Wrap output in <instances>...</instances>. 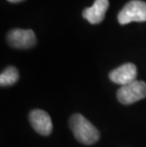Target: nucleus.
Here are the masks:
<instances>
[{
    "instance_id": "nucleus-3",
    "label": "nucleus",
    "mask_w": 146,
    "mask_h": 147,
    "mask_svg": "<svg viewBox=\"0 0 146 147\" xmlns=\"http://www.w3.org/2000/svg\"><path fill=\"white\" fill-rule=\"evenodd\" d=\"M146 97V83L136 80L122 86L117 92V98L122 105H132Z\"/></svg>"
},
{
    "instance_id": "nucleus-9",
    "label": "nucleus",
    "mask_w": 146,
    "mask_h": 147,
    "mask_svg": "<svg viewBox=\"0 0 146 147\" xmlns=\"http://www.w3.org/2000/svg\"><path fill=\"white\" fill-rule=\"evenodd\" d=\"M8 1L11 2V3H18V2L23 1V0H8Z\"/></svg>"
},
{
    "instance_id": "nucleus-1",
    "label": "nucleus",
    "mask_w": 146,
    "mask_h": 147,
    "mask_svg": "<svg viewBox=\"0 0 146 147\" xmlns=\"http://www.w3.org/2000/svg\"><path fill=\"white\" fill-rule=\"evenodd\" d=\"M74 137L83 144H93L100 139V132L90 121L81 114H74L69 120Z\"/></svg>"
},
{
    "instance_id": "nucleus-5",
    "label": "nucleus",
    "mask_w": 146,
    "mask_h": 147,
    "mask_svg": "<svg viewBox=\"0 0 146 147\" xmlns=\"http://www.w3.org/2000/svg\"><path fill=\"white\" fill-rule=\"evenodd\" d=\"M32 126L37 133L43 136H48L52 132V121L46 111L42 109H34L29 115Z\"/></svg>"
},
{
    "instance_id": "nucleus-2",
    "label": "nucleus",
    "mask_w": 146,
    "mask_h": 147,
    "mask_svg": "<svg viewBox=\"0 0 146 147\" xmlns=\"http://www.w3.org/2000/svg\"><path fill=\"white\" fill-rule=\"evenodd\" d=\"M118 21L120 25H126L131 22H145L146 3L141 0L129 1L119 12Z\"/></svg>"
},
{
    "instance_id": "nucleus-7",
    "label": "nucleus",
    "mask_w": 146,
    "mask_h": 147,
    "mask_svg": "<svg viewBox=\"0 0 146 147\" xmlns=\"http://www.w3.org/2000/svg\"><path fill=\"white\" fill-rule=\"evenodd\" d=\"M108 7H109V0H95L92 7L83 10V16L90 24H99L104 21Z\"/></svg>"
},
{
    "instance_id": "nucleus-4",
    "label": "nucleus",
    "mask_w": 146,
    "mask_h": 147,
    "mask_svg": "<svg viewBox=\"0 0 146 147\" xmlns=\"http://www.w3.org/2000/svg\"><path fill=\"white\" fill-rule=\"evenodd\" d=\"M7 40L15 49H30L36 44V36L32 30H12L8 33Z\"/></svg>"
},
{
    "instance_id": "nucleus-8",
    "label": "nucleus",
    "mask_w": 146,
    "mask_h": 147,
    "mask_svg": "<svg viewBox=\"0 0 146 147\" xmlns=\"http://www.w3.org/2000/svg\"><path fill=\"white\" fill-rule=\"evenodd\" d=\"M19 79V73L14 67H8L0 74V84L1 86H12Z\"/></svg>"
},
{
    "instance_id": "nucleus-6",
    "label": "nucleus",
    "mask_w": 146,
    "mask_h": 147,
    "mask_svg": "<svg viewBox=\"0 0 146 147\" xmlns=\"http://www.w3.org/2000/svg\"><path fill=\"white\" fill-rule=\"evenodd\" d=\"M137 78V67L134 64L126 63L120 67L115 68L109 73V79L113 83L120 86H126L130 83L136 81Z\"/></svg>"
}]
</instances>
